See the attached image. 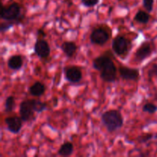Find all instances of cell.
I'll use <instances>...</instances> for the list:
<instances>
[{"mask_svg": "<svg viewBox=\"0 0 157 157\" xmlns=\"http://www.w3.org/2000/svg\"><path fill=\"white\" fill-rule=\"evenodd\" d=\"M37 34H38V36H41V37L46 36V33L44 32V30H42V29H39V30L38 31V32H37Z\"/></svg>", "mask_w": 157, "mask_h": 157, "instance_id": "d4e9b609", "label": "cell"}, {"mask_svg": "<svg viewBox=\"0 0 157 157\" xmlns=\"http://www.w3.org/2000/svg\"><path fill=\"white\" fill-rule=\"evenodd\" d=\"M45 86H44V84H43V83L40 82V81H36V82H35L29 88V94H30L32 96L37 97V98H39V97L42 96L44 94V92H45Z\"/></svg>", "mask_w": 157, "mask_h": 157, "instance_id": "7c38bea8", "label": "cell"}, {"mask_svg": "<svg viewBox=\"0 0 157 157\" xmlns=\"http://www.w3.org/2000/svg\"><path fill=\"white\" fill-rule=\"evenodd\" d=\"M15 101L13 96H9L5 101V111L6 113H11L15 110Z\"/></svg>", "mask_w": 157, "mask_h": 157, "instance_id": "e0dca14e", "label": "cell"}, {"mask_svg": "<svg viewBox=\"0 0 157 157\" xmlns=\"http://www.w3.org/2000/svg\"><path fill=\"white\" fill-rule=\"evenodd\" d=\"M143 111L145 113H150V114H153L157 111V106L153 103H147L143 107Z\"/></svg>", "mask_w": 157, "mask_h": 157, "instance_id": "d6986e66", "label": "cell"}, {"mask_svg": "<svg viewBox=\"0 0 157 157\" xmlns=\"http://www.w3.org/2000/svg\"><path fill=\"white\" fill-rule=\"evenodd\" d=\"M148 77L149 78H157V64H154L152 65L151 68L148 71Z\"/></svg>", "mask_w": 157, "mask_h": 157, "instance_id": "cb8c5ba5", "label": "cell"}, {"mask_svg": "<svg viewBox=\"0 0 157 157\" xmlns=\"http://www.w3.org/2000/svg\"><path fill=\"white\" fill-rule=\"evenodd\" d=\"M150 19V15L148 12L139 10L134 16V21L141 24H147Z\"/></svg>", "mask_w": 157, "mask_h": 157, "instance_id": "2e32d148", "label": "cell"}, {"mask_svg": "<svg viewBox=\"0 0 157 157\" xmlns=\"http://www.w3.org/2000/svg\"><path fill=\"white\" fill-rule=\"evenodd\" d=\"M23 64V59L21 55H12L9 58L7 65L12 71H18L21 69Z\"/></svg>", "mask_w": 157, "mask_h": 157, "instance_id": "4fadbf2b", "label": "cell"}, {"mask_svg": "<svg viewBox=\"0 0 157 157\" xmlns=\"http://www.w3.org/2000/svg\"><path fill=\"white\" fill-rule=\"evenodd\" d=\"M143 4L144 7L148 12H151L153 9V4H154V0H143Z\"/></svg>", "mask_w": 157, "mask_h": 157, "instance_id": "44dd1931", "label": "cell"}, {"mask_svg": "<svg viewBox=\"0 0 157 157\" xmlns=\"http://www.w3.org/2000/svg\"><path fill=\"white\" fill-rule=\"evenodd\" d=\"M99 2V0H81V3L85 7H93Z\"/></svg>", "mask_w": 157, "mask_h": 157, "instance_id": "603a6c76", "label": "cell"}, {"mask_svg": "<svg viewBox=\"0 0 157 157\" xmlns=\"http://www.w3.org/2000/svg\"><path fill=\"white\" fill-rule=\"evenodd\" d=\"M74 152V146L71 142H65L60 147L58 155L61 156H70Z\"/></svg>", "mask_w": 157, "mask_h": 157, "instance_id": "9a60e30c", "label": "cell"}, {"mask_svg": "<svg viewBox=\"0 0 157 157\" xmlns=\"http://www.w3.org/2000/svg\"><path fill=\"white\" fill-rule=\"evenodd\" d=\"M153 136V135L151 134V133H147V134H144L139 136V137L137 138V140L140 144H146V143H147L148 141H150V140H152Z\"/></svg>", "mask_w": 157, "mask_h": 157, "instance_id": "7402d4cb", "label": "cell"}, {"mask_svg": "<svg viewBox=\"0 0 157 157\" xmlns=\"http://www.w3.org/2000/svg\"><path fill=\"white\" fill-rule=\"evenodd\" d=\"M112 48L117 55L123 57L127 53L129 49V41L123 35H118L112 41Z\"/></svg>", "mask_w": 157, "mask_h": 157, "instance_id": "277c9868", "label": "cell"}, {"mask_svg": "<svg viewBox=\"0 0 157 157\" xmlns=\"http://www.w3.org/2000/svg\"><path fill=\"white\" fill-rule=\"evenodd\" d=\"M61 48L67 58H71L76 52L78 46L73 41H64L61 45Z\"/></svg>", "mask_w": 157, "mask_h": 157, "instance_id": "5bb4252c", "label": "cell"}, {"mask_svg": "<svg viewBox=\"0 0 157 157\" xmlns=\"http://www.w3.org/2000/svg\"><path fill=\"white\" fill-rule=\"evenodd\" d=\"M34 110L36 113H41L47 109V104L41 101L33 99Z\"/></svg>", "mask_w": 157, "mask_h": 157, "instance_id": "ac0fdd59", "label": "cell"}, {"mask_svg": "<svg viewBox=\"0 0 157 157\" xmlns=\"http://www.w3.org/2000/svg\"><path fill=\"white\" fill-rule=\"evenodd\" d=\"M82 71L78 66H71L64 68V78L71 84L80 82L82 79Z\"/></svg>", "mask_w": 157, "mask_h": 157, "instance_id": "52a82bcc", "label": "cell"}, {"mask_svg": "<svg viewBox=\"0 0 157 157\" xmlns=\"http://www.w3.org/2000/svg\"><path fill=\"white\" fill-rule=\"evenodd\" d=\"M34 52L38 58L41 59L47 58L50 55L51 48L47 41L41 38L38 39L34 45Z\"/></svg>", "mask_w": 157, "mask_h": 157, "instance_id": "ba28073f", "label": "cell"}, {"mask_svg": "<svg viewBox=\"0 0 157 157\" xmlns=\"http://www.w3.org/2000/svg\"><path fill=\"white\" fill-rule=\"evenodd\" d=\"M151 55L152 48L150 44L147 42L144 43L142 45L140 46V48L135 53V61H138V62H142Z\"/></svg>", "mask_w": 157, "mask_h": 157, "instance_id": "8fae6325", "label": "cell"}, {"mask_svg": "<svg viewBox=\"0 0 157 157\" xmlns=\"http://www.w3.org/2000/svg\"><path fill=\"white\" fill-rule=\"evenodd\" d=\"M22 122L21 117H9L5 119L7 130L14 134L19 133L22 127Z\"/></svg>", "mask_w": 157, "mask_h": 157, "instance_id": "9c48e42d", "label": "cell"}, {"mask_svg": "<svg viewBox=\"0 0 157 157\" xmlns=\"http://www.w3.org/2000/svg\"><path fill=\"white\" fill-rule=\"evenodd\" d=\"M110 38V35L105 29L98 28L92 31L90 35V40L92 44L98 45H104Z\"/></svg>", "mask_w": 157, "mask_h": 157, "instance_id": "8992f818", "label": "cell"}, {"mask_svg": "<svg viewBox=\"0 0 157 157\" xmlns=\"http://www.w3.org/2000/svg\"><path fill=\"white\" fill-rule=\"evenodd\" d=\"M18 24L16 21H5L0 25V31L1 32H6V31L9 30L14 25Z\"/></svg>", "mask_w": 157, "mask_h": 157, "instance_id": "ffe728a7", "label": "cell"}, {"mask_svg": "<svg viewBox=\"0 0 157 157\" xmlns=\"http://www.w3.org/2000/svg\"><path fill=\"white\" fill-rule=\"evenodd\" d=\"M33 100H26L21 102L19 105V114L23 122H29L33 118L35 113Z\"/></svg>", "mask_w": 157, "mask_h": 157, "instance_id": "5b68a950", "label": "cell"}, {"mask_svg": "<svg viewBox=\"0 0 157 157\" xmlns=\"http://www.w3.org/2000/svg\"><path fill=\"white\" fill-rule=\"evenodd\" d=\"M101 121L109 133L120 130L124 125V118L117 110H110L101 116Z\"/></svg>", "mask_w": 157, "mask_h": 157, "instance_id": "7a4b0ae2", "label": "cell"}, {"mask_svg": "<svg viewBox=\"0 0 157 157\" xmlns=\"http://www.w3.org/2000/svg\"><path fill=\"white\" fill-rule=\"evenodd\" d=\"M21 10L20 5L13 2L8 6H2L0 16L5 21H16L18 24L24 18V15H21Z\"/></svg>", "mask_w": 157, "mask_h": 157, "instance_id": "3957f363", "label": "cell"}, {"mask_svg": "<svg viewBox=\"0 0 157 157\" xmlns=\"http://www.w3.org/2000/svg\"><path fill=\"white\" fill-rule=\"evenodd\" d=\"M92 66L101 72L100 76L104 82H114L117 79V67L113 60L107 55H101L93 60Z\"/></svg>", "mask_w": 157, "mask_h": 157, "instance_id": "6da1fadb", "label": "cell"}, {"mask_svg": "<svg viewBox=\"0 0 157 157\" xmlns=\"http://www.w3.org/2000/svg\"><path fill=\"white\" fill-rule=\"evenodd\" d=\"M119 74L121 78L126 81H136L140 76L138 69L127 67H120Z\"/></svg>", "mask_w": 157, "mask_h": 157, "instance_id": "30bf717a", "label": "cell"}]
</instances>
